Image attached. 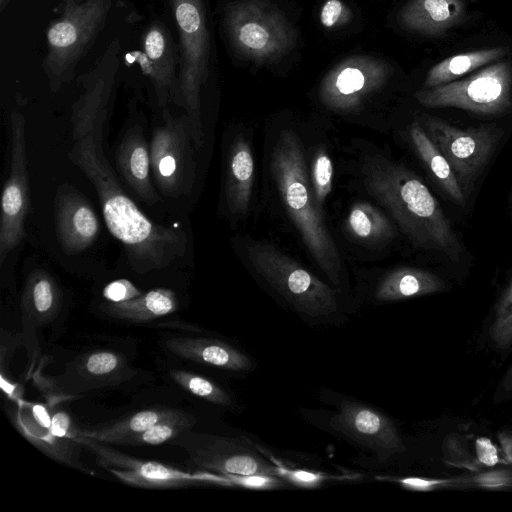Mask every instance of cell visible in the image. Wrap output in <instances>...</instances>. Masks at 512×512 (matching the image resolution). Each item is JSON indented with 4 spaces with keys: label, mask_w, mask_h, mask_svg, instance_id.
<instances>
[{
    "label": "cell",
    "mask_w": 512,
    "mask_h": 512,
    "mask_svg": "<svg viewBox=\"0 0 512 512\" xmlns=\"http://www.w3.org/2000/svg\"><path fill=\"white\" fill-rule=\"evenodd\" d=\"M8 1L9 0H0V8H1V10L4 9V7H5V5L7 4Z\"/></svg>",
    "instance_id": "cell-42"
},
{
    "label": "cell",
    "mask_w": 512,
    "mask_h": 512,
    "mask_svg": "<svg viewBox=\"0 0 512 512\" xmlns=\"http://www.w3.org/2000/svg\"><path fill=\"white\" fill-rule=\"evenodd\" d=\"M142 72L151 80L161 108L179 93L176 78V58L169 31L161 23L151 24L146 30L142 51L133 53Z\"/></svg>",
    "instance_id": "cell-13"
},
{
    "label": "cell",
    "mask_w": 512,
    "mask_h": 512,
    "mask_svg": "<svg viewBox=\"0 0 512 512\" xmlns=\"http://www.w3.org/2000/svg\"><path fill=\"white\" fill-rule=\"evenodd\" d=\"M419 122L450 163L467 196L499 143L503 130L487 125L462 129L426 114Z\"/></svg>",
    "instance_id": "cell-8"
},
{
    "label": "cell",
    "mask_w": 512,
    "mask_h": 512,
    "mask_svg": "<svg viewBox=\"0 0 512 512\" xmlns=\"http://www.w3.org/2000/svg\"><path fill=\"white\" fill-rule=\"evenodd\" d=\"M444 282L434 273L414 267H401L387 273L378 283L375 297L395 301L440 291Z\"/></svg>",
    "instance_id": "cell-22"
},
{
    "label": "cell",
    "mask_w": 512,
    "mask_h": 512,
    "mask_svg": "<svg viewBox=\"0 0 512 512\" xmlns=\"http://www.w3.org/2000/svg\"><path fill=\"white\" fill-rule=\"evenodd\" d=\"M176 412L165 410H145L136 413L130 418L102 430L87 432L84 435L99 441H117L132 439L145 432L159 421L171 417Z\"/></svg>",
    "instance_id": "cell-26"
},
{
    "label": "cell",
    "mask_w": 512,
    "mask_h": 512,
    "mask_svg": "<svg viewBox=\"0 0 512 512\" xmlns=\"http://www.w3.org/2000/svg\"><path fill=\"white\" fill-rule=\"evenodd\" d=\"M476 452L480 462L493 466L498 461L497 449L488 438H479L476 441Z\"/></svg>",
    "instance_id": "cell-37"
},
{
    "label": "cell",
    "mask_w": 512,
    "mask_h": 512,
    "mask_svg": "<svg viewBox=\"0 0 512 512\" xmlns=\"http://www.w3.org/2000/svg\"><path fill=\"white\" fill-rule=\"evenodd\" d=\"M55 227L64 253L78 254L96 240L98 218L90 203L72 188L61 187L55 199Z\"/></svg>",
    "instance_id": "cell-14"
},
{
    "label": "cell",
    "mask_w": 512,
    "mask_h": 512,
    "mask_svg": "<svg viewBox=\"0 0 512 512\" xmlns=\"http://www.w3.org/2000/svg\"><path fill=\"white\" fill-rule=\"evenodd\" d=\"M277 475L302 487H315L325 479V476L320 473L303 470H288L280 465H277Z\"/></svg>",
    "instance_id": "cell-35"
},
{
    "label": "cell",
    "mask_w": 512,
    "mask_h": 512,
    "mask_svg": "<svg viewBox=\"0 0 512 512\" xmlns=\"http://www.w3.org/2000/svg\"><path fill=\"white\" fill-rule=\"evenodd\" d=\"M111 0H63V13L47 30L43 68L52 91L73 79L79 60L104 26Z\"/></svg>",
    "instance_id": "cell-4"
},
{
    "label": "cell",
    "mask_w": 512,
    "mask_h": 512,
    "mask_svg": "<svg viewBox=\"0 0 512 512\" xmlns=\"http://www.w3.org/2000/svg\"><path fill=\"white\" fill-rule=\"evenodd\" d=\"M464 0H411L401 11V24L424 35H440L465 16Z\"/></svg>",
    "instance_id": "cell-18"
},
{
    "label": "cell",
    "mask_w": 512,
    "mask_h": 512,
    "mask_svg": "<svg viewBox=\"0 0 512 512\" xmlns=\"http://www.w3.org/2000/svg\"><path fill=\"white\" fill-rule=\"evenodd\" d=\"M380 75L367 74L356 67H346L327 79L321 91L323 102L333 110L356 109L367 93L380 84Z\"/></svg>",
    "instance_id": "cell-20"
},
{
    "label": "cell",
    "mask_w": 512,
    "mask_h": 512,
    "mask_svg": "<svg viewBox=\"0 0 512 512\" xmlns=\"http://www.w3.org/2000/svg\"><path fill=\"white\" fill-rule=\"evenodd\" d=\"M511 52L510 48L497 46L452 55L435 64L427 73L425 88L458 80L491 63L499 61Z\"/></svg>",
    "instance_id": "cell-23"
},
{
    "label": "cell",
    "mask_w": 512,
    "mask_h": 512,
    "mask_svg": "<svg viewBox=\"0 0 512 512\" xmlns=\"http://www.w3.org/2000/svg\"><path fill=\"white\" fill-rule=\"evenodd\" d=\"M34 417L37 421L45 428H49L51 424V419L46 412V410L41 406H34L33 408Z\"/></svg>",
    "instance_id": "cell-41"
},
{
    "label": "cell",
    "mask_w": 512,
    "mask_h": 512,
    "mask_svg": "<svg viewBox=\"0 0 512 512\" xmlns=\"http://www.w3.org/2000/svg\"><path fill=\"white\" fill-rule=\"evenodd\" d=\"M162 116L151 141V169L161 191L176 197L187 193L193 184L195 145L187 116L176 118L167 108H163Z\"/></svg>",
    "instance_id": "cell-9"
},
{
    "label": "cell",
    "mask_w": 512,
    "mask_h": 512,
    "mask_svg": "<svg viewBox=\"0 0 512 512\" xmlns=\"http://www.w3.org/2000/svg\"><path fill=\"white\" fill-rule=\"evenodd\" d=\"M171 376L181 387L200 398L219 405L231 403L230 396L206 378L184 371H172Z\"/></svg>",
    "instance_id": "cell-29"
},
{
    "label": "cell",
    "mask_w": 512,
    "mask_h": 512,
    "mask_svg": "<svg viewBox=\"0 0 512 512\" xmlns=\"http://www.w3.org/2000/svg\"><path fill=\"white\" fill-rule=\"evenodd\" d=\"M142 294L143 293L127 279L114 280L103 289L104 298L112 303L132 300Z\"/></svg>",
    "instance_id": "cell-34"
},
{
    "label": "cell",
    "mask_w": 512,
    "mask_h": 512,
    "mask_svg": "<svg viewBox=\"0 0 512 512\" xmlns=\"http://www.w3.org/2000/svg\"><path fill=\"white\" fill-rule=\"evenodd\" d=\"M118 365V358L110 352L92 354L86 363L87 370L95 375H103L113 371Z\"/></svg>",
    "instance_id": "cell-36"
},
{
    "label": "cell",
    "mask_w": 512,
    "mask_h": 512,
    "mask_svg": "<svg viewBox=\"0 0 512 512\" xmlns=\"http://www.w3.org/2000/svg\"><path fill=\"white\" fill-rule=\"evenodd\" d=\"M332 181V160L326 150L320 148L314 154L312 160L310 184L314 200L321 212L323 211V204L332 190Z\"/></svg>",
    "instance_id": "cell-28"
},
{
    "label": "cell",
    "mask_w": 512,
    "mask_h": 512,
    "mask_svg": "<svg viewBox=\"0 0 512 512\" xmlns=\"http://www.w3.org/2000/svg\"><path fill=\"white\" fill-rule=\"evenodd\" d=\"M345 228L357 241L371 245L386 243L395 235L389 219L367 202H356L350 207Z\"/></svg>",
    "instance_id": "cell-24"
},
{
    "label": "cell",
    "mask_w": 512,
    "mask_h": 512,
    "mask_svg": "<svg viewBox=\"0 0 512 512\" xmlns=\"http://www.w3.org/2000/svg\"><path fill=\"white\" fill-rule=\"evenodd\" d=\"M70 427V418L64 412H58L51 418L49 430L56 437H64Z\"/></svg>",
    "instance_id": "cell-39"
},
{
    "label": "cell",
    "mask_w": 512,
    "mask_h": 512,
    "mask_svg": "<svg viewBox=\"0 0 512 512\" xmlns=\"http://www.w3.org/2000/svg\"><path fill=\"white\" fill-rule=\"evenodd\" d=\"M78 2H83V0H77Z\"/></svg>",
    "instance_id": "cell-43"
},
{
    "label": "cell",
    "mask_w": 512,
    "mask_h": 512,
    "mask_svg": "<svg viewBox=\"0 0 512 512\" xmlns=\"http://www.w3.org/2000/svg\"><path fill=\"white\" fill-rule=\"evenodd\" d=\"M180 40L179 95L197 150L204 144L201 88L207 78L209 39L202 0H171Z\"/></svg>",
    "instance_id": "cell-5"
},
{
    "label": "cell",
    "mask_w": 512,
    "mask_h": 512,
    "mask_svg": "<svg viewBox=\"0 0 512 512\" xmlns=\"http://www.w3.org/2000/svg\"><path fill=\"white\" fill-rule=\"evenodd\" d=\"M362 181L391 214L411 242L458 261L462 246L449 219L428 187L412 171L383 156L367 158Z\"/></svg>",
    "instance_id": "cell-2"
},
{
    "label": "cell",
    "mask_w": 512,
    "mask_h": 512,
    "mask_svg": "<svg viewBox=\"0 0 512 512\" xmlns=\"http://www.w3.org/2000/svg\"><path fill=\"white\" fill-rule=\"evenodd\" d=\"M10 131V173L5 182L1 199V265L25 236L24 226L29 204L25 118L21 113H11Z\"/></svg>",
    "instance_id": "cell-11"
},
{
    "label": "cell",
    "mask_w": 512,
    "mask_h": 512,
    "mask_svg": "<svg viewBox=\"0 0 512 512\" xmlns=\"http://www.w3.org/2000/svg\"><path fill=\"white\" fill-rule=\"evenodd\" d=\"M255 163L250 142L243 134L235 136L226 158L225 199L231 214L247 213L254 184Z\"/></svg>",
    "instance_id": "cell-16"
},
{
    "label": "cell",
    "mask_w": 512,
    "mask_h": 512,
    "mask_svg": "<svg viewBox=\"0 0 512 512\" xmlns=\"http://www.w3.org/2000/svg\"><path fill=\"white\" fill-rule=\"evenodd\" d=\"M106 116L99 108L73 109L75 144L69 158L94 185L106 226L124 246L132 268L138 273L166 268L185 254L187 235L151 221L123 191L102 149Z\"/></svg>",
    "instance_id": "cell-1"
},
{
    "label": "cell",
    "mask_w": 512,
    "mask_h": 512,
    "mask_svg": "<svg viewBox=\"0 0 512 512\" xmlns=\"http://www.w3.org/2000/svg\"><path fill=\"white\" fill-rule=\"evenodd\" d=\"M426 107H455L483 115H499L512 108V62L496 61L466 78L416 94Z\"/></svg>",
    "instance_id": "cell-7"
},
{
    "label": "cell",
    "mask_w": 512,
    "mask_h": 512,
    "mask_svg": "<svg viewBox=\"0 0 512 512\" xmlns=\"http://www.w3.org/2000/svg\"><path fill=\"white\" fill-rule=\"evenodd\" d=\"M166 346L176 355L222 369L244 371L251 368V360L231 345L211 339L173 338Z\"/></svg>",
    "instance_id": "cell-19"
},
{
    "label": "cell",
    "mask_w": 512,
    "mask_h": 512,
    "mask_svg": "<svg viewBox=\"0 0 512 512\" xmlns=\"http://www.w3.org/2000/svg\"><path fill=\"white\" fill-rule=\"evenodd\" d=\"M247 257L253 269L298 312L322 317L337 310L335 291L271 243L250 244Z\"/></svg>",
    "instance_id": "cell-6"
},
{
    "label": "cell",
    "mask_w": 512,
    "mask_h": 512,
    "mask_svg": "<svg viewBox=\"0 0 512 512\" xmlns=\"http://www.w3.org/2000/svg\"><path fill=\"white\" fill-rule=\"evenodd\" d=\"M226 26L234 48L259 61L280 56L292 43V32L283 18L260 1L229 7Z\"/></svg>",
    "instance_id": "cell-10"
},
{
    "label": "cell",
    "mask_w": 512,
    "mask_h": 512,
    "mask_svg": "<svg viewBox=\"0 0 512 512\" xmlns=\"http://www.w3.org/2000/svg\"><path fill=\"white\" fill-rule=\"evenodd\" d=\"M492 335L502 345H507L512 339V283L505 290L498 303L495 323L492 326Z\"/></svg>",
    "instance_id": "cell-32"
},
{
    "label": "cell",
    "mask_w": 512,
    "mask_h": 512,
    "mask_svg": "<svg viewBox=\"0 0 512 512\" xmlns=\"http://www.w3.org/2000/svg\"><path fill=\"white\" fill-rule=\"evenodd\" d=\"M184 424H186L185 419L176 413L154 424L132 440L151 445L161 444L175 436L184 427Z\"/></svg>",
    "instance_id": "cell-31"
},
{
    "label": "cell",
    "mask_w": 512,
    "mask_h": 512,
    "mask_svg": "<svg viewBox=\"0 0 512 512\" xmlns=\"http://www.w3.org/2000/svg\"><path fill=\"white\" fill-rule=\"evenodd\" d=\"M408 134L414 150L438 184L454 202L465 206L466 196L450 163L427 135L419 121L411 123Z\"/></svg>",
    "instance_id": "cell-21"
},
{
    "label": "cell",
    "mask_w": 512,
    "mask_h": 512,
    "mask_svg": "<svg viewBox=\"0 0 512 512\" xmlns=\"http://www.w3.org/2000/svg\"><path fill=\"white\" fill-rule=\"evenodd\" d=\"M226 477L222 478L229 484H235L250 489H272L283 485L278 478L274 475H238V474H225Z\"/></svg>",
    "instance_id": "cell-33"
},
{
    "label": "cell",
    "mask_w": 512,
    "mask_h": 512,
    "mask_svg": "<svg viewBox=\"0 0 512 512\" xmlns=\"http://www.w3.org/2000/svg\"><path fill=\"white\" fill-rule=\"evenodd\" d=\"M343 12V4L339 0H328L322 7L320 19L325 27H332Z\"/></svg>",
    "instance_id": "cell-38"
},
{
    "label": "cell",
    "mask_w": 512,
    "mask_h": 512,
    "mask_svg": "<svg viewBox=\"0 0 512 512\" xmlns=\"http://www.w3.org/2000/svg\"><path fill=\"white\" fill-rule=\"evenodd\" d=\"M116 162L126 183L142 200L149 204L159 200L150 177V151L137 127L124 136L116 150Z\"/></svg>",
    "instance_id": "cell-17"
},
{
    "label": "cell",
    "mask_w": 512,
    "mask_h": 512,
    "mask_svg": "<svg viewBox=\"0 0 512 512\" xmlns=\"http://www.w3.org/2000/svg\"><path fill=\"white\" fill-rule=\"evenodd\" d=\"M177 307L175 294L164 288L150 290L132 300L108 304L106 313L131 321H148L172 313Z\"/></svg>",
    "instance_id": "cell-25"
},
{
    "label": "cell",
    "mask_w": 512,
    "mask_h": 512,
    "mask_svg": "<svg viewBox=\"0 0 512 512\" xmlns=\"http://www.w3.org/2000/svg\"><path fill=\"white\" fill-rule=\"evenodd\" d=\"M331 426L374 450L380 461L403 450L402 441L390 419L362 404L344 401L332 418Z\"/></svg>",
    "instance_id": "cell-12"
},
{
    "label": "cell",
    "mask_w": 512,
    "mask_h": 512,
    "mask_svg": "<svg viewBox=\"0 0 512 512\" xmlns=\"http://www.w3.org/2000/svg\"><path fill=\"white\" fill-rule=\"evenodd\" d=\"M200 455L203 466L223 474L277 475V465L265 460L251 443L241 438L212 437Z\"/></svg>",
    "instance_id": "cell-15"
},
{
    "label": "cell",
    "mask_w": 512,
    "mask_h": 512,
    "mask_svg": "<svg viewBox=\"0 0 512 512\" xmlns=\"http://www.w3.org/2000/svg\"><path fill=\"white\" fill-rule=\"evenodd\" d=\"M119 477L137 485L145 486H171L177 482L193 479L188 474L166 468L157 463H142L137 469L129 471H114Z\"/></svg>",
    "instance_id": "cell-27"
},
{
    "label": "cell",
    "mask_w": 512,
    "mask_h": 512,
    "mask_svg": "<svg viewBox=\"0 0 512 512\" xmlns=\"http://www.w3.org/2000/svg\"><path fill=\"white\" fill-rule=\"evenodd\" d=\"M401 484L405 485L406 487H410L412 489H426L430 486L437 484V481H429V480H423L419 478H406L398 480Z\"/></svg>",
    "instance_id": "cell-40"
},
{
    "label": "cell",
    "mask_w": 512,
    "mask_h": 512,
    "mask_svg": "<svg viewBox=\"0 0 512 512\" xmlns=\"http://www.w3.org/2000/svg\"><path fill=\"white\" fill-rule=\"evenodd\" d=\"M271 173L282 204L308 252L335 284L340 283L342 260L318 208L307 174L303 144L291 129L282 130L271 152Z\"/></svg>",
    "instance_id": "cell-3"
},
{
    "label": "cell",
    "mask_w": 512,
    "mask_h": 512,
    "mask_svg": "<svg viewBox=\"0 0 512 512\" xmlns=\"http://www.w3.org/2000/svg\"><path fill=\"white\" fill-rule=\"evenodd\" d=\"M30 299L39 313L49 312L56 302V287L52 278L43 271L36 272L29 282Z\"/></svg>",
    "instance_id": "cell-30"
}]
</instances>
